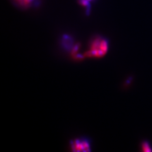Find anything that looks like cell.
Returning <instances> with one entry per match:
<instances>
[{
	"label": "cell",
	"mask_w": 152,
	"mask_h": 152,
	"mask_svg": "<svg viewBox=\"0 0 152 152\" xmlns=\"http://www.w3.org/2000/svg\"><path fill=\"white\" fill-rule=\"evenodd\" d=\"M71 148L73 152H89L91 151V144L87 139L77 138L71 142Z\"/></svg>",
	"instance_id": "7a4b0ae2"
},
{
	"label": "cell",
	"mask_w": 152,
	"mask_h": 152,
	"mask_svg": "<svg viewBox=\"0 0 152 152\" xmlns=\"http://www.w3.org/2000/svg\"><path fill=\"white\" fill-rule=\"evenodd\" d=\"M88 1H91L92 0H88Z\"/></svg>",
	"instance_id": "8992f818"
},
{
	"label": "cell",
	"mask_w": 152,
	"mask_h": 152,
	"mask_svg": "<svg viewBox=\"0 0 152 152\" xmlns=\"http://www.w3.org/2000/svg\"><path fill=\"white\" fill-rule=\"evenodd\" d=\"M142 151L144 152H152V146L148 141H143L141 145Z\"/></svg>",
	"instance_id": "3957f363"
},
{
	"label": "cell",
	"mask_w": 152,
	"mask_h": 152,
	"mask_svg": "<svg viewBox=\"0 0 152 152\" xmlns=\"http://www.w3.org/2000/svg\"><path fill=\"white\" fill-rule=\"evenodd\" d=\"M109 49L108 41L106 38L97 36L91 42L90 49L86 52L88 57L102 58L106 54Z\"/></svg>",
	"instance_id": "6da1fadb"
},
{
	"label": "cell",
	"mask_w": 152,
	"mask_h": 152,
	"mask_svg": "<svg viewBox=\"0 0 152 152\" xmlns=\"http://www.w3.org/2000/svg\"><path fill=\"white\" fill-rule=\"evenodd\" d=\"M23 6H28L33 1V0H16Z\"/></svg>",
	"instance_id": "5b68a950"
},
{
	"label": "cell",
	"mask_w": 152,
	"mask_h": 152,
	"mask_svg": "<svg viewBox=\"0 0 152 152\" xmlns=\"http://www.w3.org/2000/svg\"><path fill=\"white\" fill-rule=\"evenodd\" d=\"M79 3L81 6H83L86 8L87 15H89L91 9V5L90 4V1L88 0H79Z\"/></svg>",
	"instance_id": "277c9868"
}]
</instances>
